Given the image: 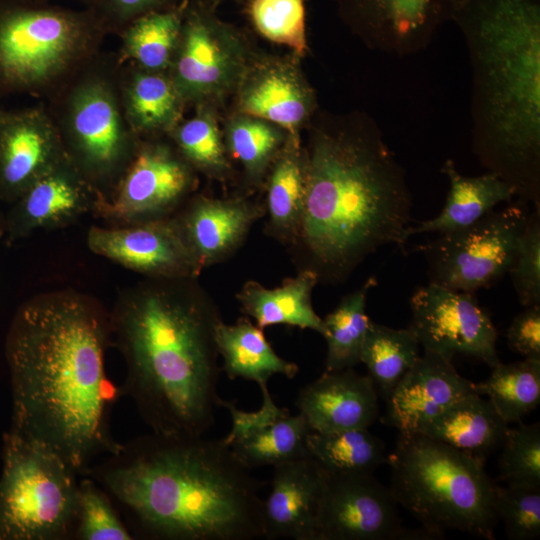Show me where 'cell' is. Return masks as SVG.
<instances>
[{
    "instance_id": "6da1fadb",
    "label": "cell",
    "mask_w": 540,
    "mask_h": 540,
    "mask_svg": "<svg viewBox=\"0 0 540 540\" xmlns=\"http://www.w3.org/2000/svg\"><path fill=\"white\" fill-rule=\"evenodd\" d=\"M109 344L110 314L71 291L24 302L6 336L9 430L47 447L80 476L122 447L111 430L122 394L106 373Z\"/></svg>"
},
{
    "instance_id": "7a4b0ae2",
    "label": "cell",
    "mask_w": 540,
    "mask_h": 540,
    "mask_svg": "<svg viewBox=\"0 0 540 540\" xmlns=\"http://www.w3.org/2000/svg\"><path fill=\"white\" fill-rule=\"evenodd\" d=\"M82 476L107 492L135 540L264 538L265 482L223 439L151 432Z\"/></svg>"
},
{
    "instance_id": "3957f363",
    "label": "cell",
    "mask_w": 540,
    "mask_h": 540,
    "mask_svg": "<svg viewBox=\"0 0 540 540\" xmlns=\"http://www.w3.org/2000/svg\"><path fill=\"white\" fill-rule=\"evenodd\" d=\"M197 278H150L110 314L111 344L121 352L120 385L151 432L203 436L221 398L216 331L223 321Z\"/></svg>"
},
{
    "instance_id": "277c9868",
    "label": "cell",
    "mask_w": 540,
    "mask_h": 540,
    "mask_svg": "<svg viewBox=\"0 0 540 540\" xmlns=\"http://www.w3.org/2000/svg\"><path fill=\"white\" fill-rule=\"evenodd\" d=\"M301 155L303 211L290 247L299 270L338 285L384 246L405 252L412 196L375 125L318 129Z\"/></svg>"
},
{
    "instance_id": "5b68a950",
    "label": "cell",
    "mask_w": 540,
    "mask_h": 540,
    "mask_svg": "<svg viewBox=\"0 0 540 540\" xmlns=\"http://www.w3.org/2000/svg\"><path fill=\"white\" fill-rule=\"evenodd\" d=\"M472 70V150L540 208V0H461Z\"/></svg>"
},
{
    "instance_id": "8992f818",
    "label": "cell",
    "mask_w": 540,
    "mask_h": 540,
    "mask_svg": "<svg viewBox=\"0 0 540 540\" xmlns=\"http://www.w3.org/2000/svg\"><path fill=\"white\" fill-rule=\"evenodd\" d=\"M111 32L92 8L0 0V101H47L103 54Z\"/></svg>"
},
{
    "instance_id": "52a82bcc",
    "label": "cell",
    "mask_w": 540,
    "mask_h": 540,
    "mask_svg": "<svg viewBox=\"0 0 540 540\" xmlns=\"http://www.w3.org/2000/svg\"><path fill=\"white\" fill-rule=\"evenodd\" d=\"M387 463L393 497L422 526L494 539L497 485L483 463L420 433H399Z\"/></svg>"
},
{
    "instance_id": "ba28073f",
    "label": "cell",
    "mask_w": 540,
    "mask_h": 540,
    "mask_svg": "<svg viewBox=\"0 0 540 540\" xmlns=\"http://www.w3.org/2000/svg\"><path fill=\"white\" fill-rule=\"evenodd\" d=\"M115 53L104 54L44 101L65 150L105 197L130 163L140 139L122 108Z\"/></svg>"
},
{
    "instance_id": "9c48e42d",
    "label": "cell",
    "mask_w": 540,
    "mask_h": 540,
    "mask_svg": "<svg viewBox=\"0 0 540 540\" xmlns=\"http://www.w3.org/2000/svg\"><path fill=\"white\" fill-rule=\"evenodd\" d=\"M77 476L47 447L11 430L5 432L0 540H72Z\"/></svg>"
},
{
    "instance_id": "30bf717a",
    "label": "cell",
    "mask_w": 540,
    "mask_h": 540,
    "mask_svg": "<svg viewBox=\"0 0 540 540\" xmlns=\"http://www.w3.org/2000/svg\"><path fill=\"white\" fill-rule=\"evenodd\" d=\"M530 213L518 199L422 245L430 282L469 293L493 285L508 273Z\"/></svg>"
},
{
    "instance_id": "8fae6325",
    "label": "cell",
    "mask_w": 540,
    "mask_h": 540,
    "mask_svg": "<svg viewBox=\"0 0 540 540\" xmlns=\"http://www.w3.org/2000/svg\"><path fill=\"white\" fill-rule=\"evenodd\" d=\"M214 9L187 0L168 74L186 103L202 104L236 89L248 63L244 42Z\"/></svg>"
},
{
    "instance_id": "7c38bea8",
    "label": "cell",
    "mask_w": 540,
    "mask_h": 540,
    "mask_svg": "<svg viewBox=\"0 0 540 540\" xmlns=\"http://www.w3.org/2000/svg\"><path fill=\"white\" fill-rule=\"evenodd\" d=\"M194 172L175 147L142 139L96 213L119 225L171 216L194 190Z\"/></svg>"
},
{
    "instance_id": "4fadbf2b",
    "label": "cell",
    "mask_w": 540,
    "mask_h": 540,
    "mask_svg": "<svg viewBox=\"0 0 540 540\" xmlns=\"http://www.w3.org/2000/svg\"><path fill=\"white\" fill-rule=\"evenodd\" d=\"M408 328L424 350L453 360L455 355L475 358L491 368L501 361L498 332L474 293L429 282L410 298Z\"/></svg>"
},
{
    "instance_id": "5bb4252c",
    "label": "cell",
    "mask_w": 540,
    "mask_h": 540,
    "mask_svg": "<svg viewBox=\"0 0 540 540\" xmlns=\"http://www.w3.org/2000/svg\"><path fill=\"white\" fill-rule=\"evenodd\" d=\"M87 245L95 254L149 278H198L202 272L176 216L92 226Z\"/></svg>"
},
{
    "instance_id": "9a60e30c",
    "label": "cell",
    "mask_w": 540,
    "mask_h": 540,
    "mask_svg": "<svg viewBox=\"0 0 540 540\" xmlns=\"http://www.w3.org/2000/svg\"><path fill=\"white\" fill-rule=\"evenodd\" d=\"M398 503L373 474L328 473L316 540H395Z\"/></svg>"
},
{
    "instance_id": "2e32d148",
    "label": "cell",
    "mask_w": 540,
    "mask_h": 540,
    "mask_svg": "<svg viewBox=\"0 0 540 540\" xmlns=\"http://www.w3.org/2000/svg\"><path fill=\"white\" fill-rule=\"evenodd\" d=\"M68 156L43 101L21 109L0 105V199L14 203Z\"/></svg>"
},
{
    "instance_id": "e0dca14e",
    "label": "cell",
    "mask_w": 540,
    "mask_h": 540,
    "mask_svg": "<svg viewBox=\"0 0 540 540\" xmlns=\"http://www.w3.org/2000/svg\"><path fill=\"white\" fill-rule=\"evenodd\" d=\"M344 18L369 43L404 55L424 48L461 0H339Z\"/></svg>"
},
{
    "instance_id": "ac0fdd59",
    "label": "cell",
    "mask_w": 540,
    "mask_h": 540,
    "mask_svg": "<svg viewBox=\"0 0 540 540\" xmlns=\"http://www.w3.org/2000/svg\"><path fill=\"white\" fill-rule=\"evenodd\" d=\"M104 197L68 156L14 202L4 234L13 242L41 229L66 226L88 212L96 213Z\"/></svg>"
},
{
    "instance_id": "d6986e66",
    "label": "cell",
    "mask_w": 540,
    "mask_h": 540,
    "mask_svg": "<svg viewBox=\"0 0 540 540\" xmlns=\"http://www.w3.org/2000/svg\"><path fill=\"white\" fill-rule=\"evenodd\" d=\"M236 91L240 114L271 122L300 144L299 132L314 109L315 97L294 61H249Z\"/></svg>"
},
{
    "instance_id": "ffe728a7",
    "label": "cell",
    "mask_w": 540,
    "mask_h": 540,
    "mask_svg": "<svg viewBox=\"0 0 540 540\" xmlns=\"http://www.w3.org/2000/svg\"><path fill=\"white\" fill-rule=\"evenodd\" d=\"M473 392L475 383L460 375L451 359L424 350L385 400L383 422L399 433H417L453 402Z\"/></svg>"
},
{
    "instance_id": "44dd1931",
    "label": "cell",
    "mask_w": 540,
    "mask_h": 540,
    "mask_svg": "<svg viewBox=\"0 0 540 540\" xmlns=\"http://www.w3.org/2000/svg\"><path fill=\"white\" fill-rule=\"evenodd\" d=\"M273 467L263 502L264 538L316 540L327 471L311 456Z\"/></svg>"
},
{
    "instance_id": "7402d4cb",
    "label": "cell",
    "mask_w": 540,
    "mask_h": 540,
    "mask_svg": "<svg viewBox=\"0 0 540 540\" xmlns=\"http://www.w3.org/2000/svg\"><path fill=\"white\" fill-rule=\"evenodd\" d=\"M265 216L264 204L246 197L197 196L176 218L201 269L221 263L245 241L251 227Z\"/></svg>"
},
{
    "instance_id": "603a6c76",
    "label": "cell",
    "mask_w": 540,
    "mask_h": 540,
    "mask_svg": "<svg viewBox=\"0 0 540 540\" xmlns=\"http://www.w3.org/2000/svg\"><path fill=\"white\" fill-rule=\"evenodd\" d=\"M378 396L368 375L347 368L324 371L299 391L296 406L314 432L369 428L380 414Z\"/></svg>"
},
{
    "instance_id": "cb8c5ba5",
    "label": "cell",
    "mask_w": 540,
    "mask_h": 540,
    "mask_svg": "<svg viewBox=\"0 0 540 540\" xmlns=\"http://www.w3.org/2000/svg\"><path fill=\"white\" fill-rule=\"evenodd\" d=\"M117 81L124 115L140 140L169 135L182 120L186 103L167 71L118 62Z\"/></svg>"
},
{
    "instance_id": "d4e9b609",
    "label": "cell",
    "mask_w": 540,
    "mask_h": 540,
    "mask_svg": "<svg viewBox=\"0 0 540 540\" xmlns=\"http://www.w3.org/2000/svg\"><path fill=\"white\" fill-rule=\"evenodd\" d=\"M508 428L490 401L473 392L453 402L417 433L447 444L484 464L486 458L501 446Z\"/></svg>"
},
{
    "instance_id": "484cf974",
    "label": "cell",
    "mask_w": 540,
    "mask_h": 540,
    "mask_svg": "<svg viewBox=\"0 0 540 540\" xmlns=\"http://www.w3.org/2000/svg\"><path fill=\"white\" fill-rule=\"evenodd\" d=\"M317 275L308 269L298 270L297 275L283 280L276 288L247 281L236 298L242 312L264 329L273 325H289L300 329H311L323 336L324 324L314 310L312 292L318 284Z\"/></svg>"
},
{
    "instance_id": "4316f807",
    "label": "cell",
    "mask_w": 540,
    "mask_h": 540,
    "mask_svg": "<svg viewBox=\"0 0 540 540\" xmlns=\"http://www.w3.org/2000/svg\"><path fill=\"white\" fill-rule=\"evenodd\" d=\"M441 172L450 184L445 205L436 217L417 226L411 225L409 237L419 233L444 234L467 227L494 210L496 205L515 197L513 188L495 173L464 176L450 159L445 161Z\"/></svg>"
},
{
    "instance_id": "83f0119b",
    "label": "cell",
    "mask_w": 540,
    "mask_h": 540,
    "mask_svg": "<svg viewBox=\"0 0 540 540\" xmlns=\"http://www.w3.org/2000/svg\"><path fill=\"white\" fill-rule=\"evenodd\" d=\"M216 343L224 361L223 371L230 379L243 378L262 387L275 374L292 379L299 371L296 363L274 351L263 329L247 317L239 318L234 324L222 321L217 327Z\"/></svg>"
},
{
    "instance_id": "f1b7e54d",
    "label": "cell",
    "mask_w": 540,
    "mask_h": 540,
    "mask_svg": "<svg viewBox=\"0 0 540 540\" xmlns=\"http://www.w3.org/2000/svg\"><path fill=\"white\" fill-rule=\"evenodd\" d=\"M266 178L265 232L291 247L298 235L304 202L300 144L288 137Z\"/></svg>"
},
{
    "instance_id": "f546056e",
    "label": "cell",
    "mask_w": 540,
    "mask_h": 540,
    "mask_svg": "<svg viewBox=\"0 0 540 540\" xmlns=\"http://www.w3.org/2000/svg\"><path fill=\"white\" fill-rule=\"evenodd\" d=\"M187 0L177 6L145 14L127 24L117 36L118 62L154 72L168 71L178 44Z\"/></svg>"
},
{
    "instance_id": "4dcf8cb0",
    "label": "cell",
    "mask_w": 540,
    "mask_h": 540,
    "mask_svg": "<svg viewBox=\"0 0 540 540\" xmlns=\"http://www.w3.org/2000/svg\"><path fill=\"white\" fill-rule=\"evenodd\" d=\"M306 443L311 457L330 474H373L388 459L385 443L368 428L311 431Z\"/></svg>"
},
{
    "instance_id": "1f68e13d",
    "label": "cell",
    "mask_w": 540,
    "mask_h": 540,
    "mask_svg": "<svg viewBox=\"0 0 540 540\" xmlns=\"http://www.w3.org/2000/svg\"><path fill=\"white\" fill-rule=\"evenodd\" d=\"M376 285V277H369L323 318V337L327 345L325 371L354 368L360 363L361 349L371 322L366 313V300L370 289Z\"/></svg>"
},
{
    "instance_id": "d6a6232c",
    "label": "cell",
    "mask_w": 540,
    "mask_h": 540,
    "mask_svg": "<svg viewBox=\"0 0 540 540\" xmlns=\"http://www.w3.org/2000/svg\"><path fill=\"white\" fill-rule=\"evenodd\" d=\"M414 333L371 320L360 354L378 394L386 400L420 356Z\"/></svg>"
},
{
    "instance_id": "836d02e7",
    "label": "cell",
    "mask_w": 540,
    "mask_h": 540,
    "mask_svg": "<svg viewBox=\"0 0 540 540\" xmlns=\"http://www.w3.org/2000/svg\"><path fill=\"white\" fill-rule=\"evenodd\" d=\"M475 391L490 401L508 425L519 422L540 402V360L500 362L486 380L475 383Z\"/></svg>"
},
{
    "instance_id": "e575fe53",
    "label": "cell",
    "mask_w": 540,
    "mask_h": 540,
    "mask_svg": "<svg viewBox=\"0 0 540 540\" xmlns=\"http://www.w3.org/2000/svg\"><path fill=\"white\" fill-rule=\"evenodd\" d=\"M311 429L305 417L285 416L263 430L239 440L230 447L247 469L275 466L311 456L306 439Z\"/></svg>"
},
{
    "instance_id": "d590c367",
    "label": "cell",
    "mask_w": 540,
    "mask_h": 540,
    "mask_svg": "<svg viewBox=\"0 0 540 540\" xmlns=\"http://www.w3.org/2000/svg\"><path fill=\"white\" fill-rule=\"evenodd\" d=\"M287 133L266 120L241 114L226 128L228 154L236 158L251 184L259 185L284 146Z\"/></svg>"
},
{
    "instance_id": "8d00e7d4",
    "label": "cell",
    "mask_w": 540,
    "mask_h": 540,
    "mask_svg": "<svg viewBox=\"0 0 540 540\" xmlns=\"http://www.w3.org/2000/svg\"><path fill=\"white\" fill-rule=\"evenodd\" d=\"M169 136L194 170L218 180L231 175L225 141L210 111L201 109L192 118L181 120Z\"/></svg>"
},
{
    "instance_id": "74e56055",
    "label": "cell",
    "mask_w": 540,
    "mask_h": 540,
    "mask_svg": "<svg viewBox=\"0 0 540 540\" xmlns=\"http://www.w3.org/2000/svg\"><path fill=\"white\" fill-rule=\"evenodd\" d=\"M72 540H135L110 496L89 476L78 483Z\"/></svg>"
},
{
    "instance_id": "f35d334b",
    "label": "cell",
    "mask_w": 540,
    "mask_h": 540,
    "mask_svg": "<svg viewBox=\"0 0 540 540\" xmlns=\"http://www.w3.org/2000/svg\"><path fill=\"white\" fill-rule=\"evenodd\" d=\"M501 448L500 479L507 486L540 490V424L508 428Z\"/></svg>"
},
{
    "instance_id": "ab89813d",
    "label": "cell",
    "mask_w": 540,
    "mask_h": 540,
    "mask_svg": "<svg viewBox=\"0 0 540 540\" xmlns=\"http://www.w3.org/2000/svg\"><path fill=\"white\" fill-rule=\"evenodd\" d=\"M248 15L268 40L288 46L303 56L307 49L303 0H250Z\"/></svg>"
},
{
    "instance_id": "60d3db41",
    "label": "cell",
    "mask_w": 540,
    "mask_h": 540,
    "mask_svg": "<svg viewBox=\"0 0 540 540\" xmlns=\"http://www.w3.org/2000/svg\"><path fill=\"white\" fill-rule=\"evenodd\" d=\"M508 274L522 306L540 305V208L530 213Z\"/></svg>"
},
{
    "instance_id": "b9f144b4",
    "label": "cell",
    "mask_w": 540,
    "mask_h": 540,
    "mask_svg": "<svg viewBox=\"0 0 540 540\" xmlns=\"http://www.w3.org/2000/svg\"><path fill=\"white\" fill-rule=\"evenodd\" d=\"M495 510L507 537L532 540L540 536V490L522 487L496 488Z\"/></svg>"
},
{
    "instance_id": "7bdbcfd3",
    "label": "cell",
    "mask_w": 540,
    "mask_h": 540,
    "mask_svg": "<svg viewBox=\"0 0 540 540\" xmlns=\"http://www.w3.org/2000/svg\"><path fill=\"white\" fill-rule=\"evenodd\" d=\"M260 389L263 402L261 408L255 412L238 409L235 401L220 400V406L229 411L232 419V428L228 435L223 438L227 445L231 446L290 414L287 408L278 407L274 403L267 385L260 387Z\"/></svg>"
},
{
    "instance_id": "ee69618b",
    "label": "cell",
    "mask_w": 540,
    "mask_h": 540,
    "mask_svg": "<svg viewBox=\"0 0 540 540\" xmlns=\"http://www.w3.org/2000/svg\"><path fill=\"white\" fill-rule=\"evenodd\" d=\"M183 0H96L94 9L111 34L117 35L131 21L151 12L173 8Z\"/></svg>"
},
{
    "instance_id": "f6af8a7d",
    "label": "cell",
    "mask_w": 540,
    "mask_h": 540,
    "mask_svg": "<svg viewBox=\"0 0 540 540\" xmlns=\"http://www.w3.org/2000/svg\"><path fill=\"white\" fill-rule=\"evenodd\" d=\"M509 348L528 359L540 360V305L525 307L506 330Z\"/></svg>"
},
{
    "instance_id": "bcb514c9",
    "label": "cell",
    "mask_w": 540,
    "mask_h": 540,
    "mask_svg": "<svg viewBox=\"0 0 540 540\" xmlns=\"http://www.w3.org/2000/svg\"><path fill=\"white\" fill-rule=\"evenodd\" d=\"M188 1L201 3V4H204V5L212 8V9H214V7L216 5H218L219 3L222 2V0H188Z\"/></svg>"
},
{
    "instance_id": "7dc6e473",
    "label": "cell",
    "mask_w": 540,
    "mask_h": 540,
    "mask_svg": "<svg viewBox=\"0 0 540 540\" xmlns=\"http://www.w3.org/2000/svg\"><path fill=\"white\" fill-rule=\"evenodd\" d=\"M37 1H49L52 2L53 0H37ZM70 1H76L80 3L84 7L93 8L95 5L96 0H70Z\"/></svg>"
},
{
    "instance_id": "c3c4849f",
    "label": "cell",
    "mask_w": 540,
    "mask_h": 540,
    "mask_svg": "<svg viewBox=\"0 0 540 540\" xmlns=\"http://www.w3.org/2000/svg\"><path fill=\"white\" fill-rule=\"evenodd\" d=\"M4 233H5V225H4L3 220L0 217V238L4 235Z\"/></svg>"
}]
</instances>
